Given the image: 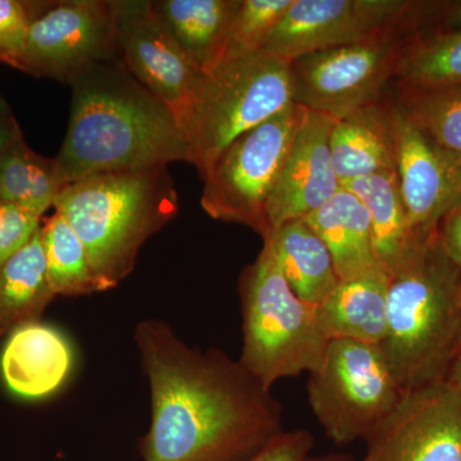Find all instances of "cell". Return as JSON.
<instances>
[{
	"instance_id": "6da1fadb",
	"label": "cell",
	"mask_w": 461,
	"mask_h": 461,
	"mask_svg": "<svg viewBox=\"0 0 461 461\" xmlns=\"http://www.w3.org/2000/svg\"><path fill=\"white\" fill-rule=\"evenodd\" d=\"M135 341L151 400L144 461H247L284 432L281 403L240 360L158 320L141 321Z\"/></svg>"
},
{
	"instance_id": "7a4b0ae2",
	"label": "cell",
	"mask_w": 461,
	"mask_h": 461,
	"mask_svg": "<svg viewBox=\"0 0 461 461\" xmlns=\"http://www.w3.org/2000/svg\"><path fill=\"white\" fill-rule=\"evenodd\" d=\"M69 85L68 127L56 157L69 185L102 173L190 163L175 114L122 60L90 67Z\"/></svg>"
},
{
	"instance_id": "3957f363",
	"label": "cell",
	"mask_w": 461,
	"mask_h": 461,
	"mask_svg": "<svg viewBox=\"0 0 461 461\" xmlns=\"http://www.w3.org/2000/svg\"><path fill=\"white\" fill-rule=\"evenodd\" d=\"M403 390L442 381L461 346V284L439 230L388 276L387 333L381 345Z\"/></svg>"
},
{
	"instance_id": "277c9868",
	"label": "cell",
	"mask_w": 461,
	"mask_h": 461,
	"mask_svg": "<svg viewBox=\"0 0 461 461\" xmlns=\"http://www.w3.org/2000/svg\"><path fill=\"white\" fill-rule=\"evenodd\" d=\"M54 209L83 241L107 291L133 271L145 241L176 217L178 195L167 167L102 173L68 185Z\"/></svg>"
},
{
	"instance_id": "5b68a950",
	"label": "cell",
	"mask_w": 461,
	"mask_h": 461,
	"mask_svg": "<svg viewBox=\"0 0 461 461\" xmlns=\"http://www.w3.org/2000/svg\"><path fill=\"white\" fill-rule=\"evenodd\" d=\"M242 353L240 362L271 390L282 378L321 368L330 339L321 332L317 305L294 293L275 253L264 242L240 280Z\"/></svg>"
},
{
	"instance_id": "8992f818",
	"label": "cell",
	"mask_w": 461,
	"mask_h": 461,
	"mask_svg": "<svg viewBox=\"0 0 461 461\" xmlns=\"http://www.w3.org/2000/svg\"><path fill=\"white\" fill-rule=\"evenodd\" d=\"M294 102L290 63L259 50L223 60L203 74L182 131L200 176L241 133Z\"/></svg>"
},
{
	"instance_id": "52a82bcc",
	"label": "cell",
	"mask_w": 461,
	"mask_h": 461,
	"mask_svg": "<svg viewBox=\"0 0 461 461\" xmlns=\"http://www.w3.org/2000/svg\"><path fill=\"white\" fill-rule=\"evenodd\" d=\"M308 112L293 103L224 148L202 176L200 204L209 217L268 236L269 202Z\"/></svg>"
},
{
	"instance_id": "ba28073f",
	"label": "cell",
	"mask_w": 461,
	"mask_h": 461,
	"mask_svg": "<svg viewBox=\"0 0 461 461\" xmlns=\"http://www.w3.org/2000/svg\"><path fill=\"white\" fill-rule=\"evenodd\" d=\"M306 388L315 418L339 446L366 439L406 393L381 346L351 339H330Z\"/></svg>"
},
{
	"instance_id": "9c48e42d",
	"label": "cell",
	"mask_w": 461,
	"mask_h": 461,
	"mask_svg": "<svg viewBox=\"0 0 461 461\" xmlns=\"http://www.w3.org/2000/svg\"><path fill=\"white\" fill-rule=\"evenodd\" d=\"M420 30H397L297 58L290 63L294 102L336 120L379 103L406 44Z\"/></svg>"
},
{
	"instance_id": "30bf717a",
	"label": "cell",
	"mask_w": 461,
	"mask_h": 461,
	"mask_svg": "<svg viewBox=\"0 0 461 461\" xmlns=\"http://www.w3.org/2000/svg\"><path fill=\"white\" fill-rule=\"evenodd\" d=\"M120 60L114 0H60L41 3L16 69L69 85L90 67Z\"/></svg>"
},
{
	"instance_id": "8fae6325",
	"label": "cell",
	"mask_w": 461,
	"mask_h": 461,
	"mask_svg": "<svg viewBox=\"0 0 461 461\" xmlns=\"http://www.w3.org/2000/svg\"><path fill=\"white\" fill-rule=\"evenodd\" d=\"M424 7L402 0H293L262 50L291 63L397 30H420Z\"/></svg>"
},
{
	"instance_id": "7c38bea8",
	"label": "cell",
	"mask_w": 461,
	"mask_h": 461,
	"mask_svg": "<svg viewBox=\"0 0 461 461\" xmlns=\"http://www.w3.org/2000/svg\"><path fill=\"white\" fill-rule=\"evenodd\" d=\"M360 461H461V393L448 379L408 391Z\"/></svg>"
},
{
	"instance_id": "4fadbf2b",
	"label": "cell",
	"mask_w": 461,
	"mask_h": 461,
	"mask_svg": "<svg viewBox=\"0 0 461 461\" xmlns=\"http://www.w3.org/2000/svg\"><path fill=\"white\" fill-rule=\"evenodd\" d=\"M114 16L124 67L171 109L182 129L203 72L160 23L151 0H114Z\"/></svg>"
},
{
	"instance_id": "5bb4252c",
	"label": "cell",
	"mask_w": 461,
	"mask_h": 461,
	"mask_svg": "<svg viewBox=\"0 0 461 461\" xmlns=\"http://www.w3.org/2000/svg\"><path fill=\"white\" fill-rule=\"evenodd\" d=\"M388 117L400 195L412 230L426 238L461 205V165L399 104L388 107Z\"/></svg>"
},
{
	"instance_id": "9a60e30c",
	"label": "cell",
	"mask_w": 461,
	"mask_h": 461,
	"mask_svg": "<svg viewBox=\"0 0 461 461\" xmlns=\"http://www.w3.org/2000/svg\"><path fill=\"white\" fill-rule=\"evenodd\" d=\"M335 122L317 112L306 114L269 202L268 236L290 221L305 220L341 189L330 149Z\"/></svg>"
},
{
	"instance_id": "2e32d148",
	"label": "cell",
	"mask_w": 461,
	"mask_h": 461,
	"mask_svg": "<svg viewBox=\"0 0 461 461\" xmlns=\"http://www.w3.org/2000/svg\"><path fill=\"white\" fill-rule=\"evenodd\" d=\"M74 359L72 346L62 332L39 321H30L9 332L0 372L14 396L41 400L66 384Z\"/></svg>"
},
{
	"instance_id": "e0dca14e",
	"label": "cell",
	"mask_w": 461,
	"mask_h": 461,
	"mask_svg": "<svg viewBox=\"0 0 461 461\" xmlns=\"http://www.w3.org/2000/svg\"><path fill=\"white\" fill-rule=\"evenodd\" d=\"M388 275L369 273L339 280L320 305L317 320L330 339H351L381 345L387 333Z\"/></svg>"
},
{
	"instance_id": "ac0fdd59",
	"label": "cell",
	"mask_w": 461,
	"mask_h": 461,
	"mask_svg": "<svg viewBox=\"0 0 461 461\" xmlns=\"http://www.w3.org/2000/svg\"><path fill=\"white\" fill-rule=\"evenodd\" d=\"M240 0H156L154 12L191 62L208 74L223 62Z\"/></svg>"
},
{
	"instance_id": "d6986e66",
	"label": "cell",
	"mask_w": 461,
	"mask_h": 461,
	"mask_svg": "<svg viewBox=\"0 0 461 461\" xmlns=\"http://www.w3.org/2000/svg\"><path fill=\"white\" fill-rule=\"evenodd\" d=\"M330 149L341 186L378 173L395 172L388 107L375 103L336 120Z\"/></svg>"
},
{
	"instance_id": "ffe728a7",
	"label": "cell",
	"mask_w": 461,
	"mask_h": 461,
	"mask_svg": "<svg viewBox=\"0 0 461 461\" xmlns=\"http://www.w3.org/2000/svg\"><path fill=\"white\" fill-rule=\"evenodd\" d=\"M304 221L329 248L339 280L384 271L373 248L368 211L350 190L341 187Z\"/></svg>"
},
{
	"instance_id": "44dd1931",
	"label": "cell",
	"mask_w": 461,
	"mask_h": 461,
	"mask_svg": "<svg viewBox=\"0 0 461 461\" xmlns=\"http://www.w3.org/2000/svg\"><path fill=\"white\" fill-rule=\"evenodd\" d=\"M342 187L357 195L368 211L375 257L390 276L424 239L412 230L400 195L396 173H378L348 182Z\"/></svg>"
},
{
	"instance_id": "7402d4cb",
	"label": "cell",
	"mask_w": 461,
	"mask_h": 461,
	"mask_svg": "<svg viewBox=\"0 0 461 461\" xmlns=\"http://www.w3.org/2000/svg\"><path fill=\"white\" fill-rule=\"evenodd\" d=\"M264 242L272 248L294 293L305 303L320 305L338 286L329 248L304 220L282 224Z\"/></svg>"
},
{
	"instance_id": "603a6c76",
	"label": "cell",
	"mask_w": 461,
	"mask_h": 461,
	"mask_svg": "<svg viewBox=\"0 0 461 461\" xmlns=\"http://www.w3.org/2000/svg\"><path fill=\"white\" fill-rule=\"evenodd\" d=\"M54 297L41 227L25 247L0 267V338L41 320Z\"/></svg>"
},
{
	"instance_id": "cb8c5ba5",
	"label": "cell",
	"mask_w": 461,
	"mask_h": 461,
	"mask_svg": "<svg viewBox=\"0 0 461 461\" xmlns=\"http://www.w3.org/2000/svg\"><path fill=\"white\" fill-rule=\"evenodd\" d=\"M395 78L402 90L461 93V32L415 33L402 51Z\"/></svg>"
},
{
	"instance_id": "d4e9b609",
	"label": "cell",
	"mask_w": 461,
	"mask_h": 461,
	"mask_svg": "<svg viewBox=\"0 0 461 461\" xmlns=\"http://www.w3.org/2000/svg\"><path fill=\"white\" fill-rule=\"evenodd\" d=\"M56 158L33 151L18 133L12 142L0 177V200L14 203L41 215L54 208V203L68 186Z\"/></svg>"
},
{
	"instance_id": "484cf974",
	"label": "cell",
	"mask_w": 461,
	"mask_h": 461,
	"mask_svg": "<svg viewBox=\"0 0 461 461\" xmlns=\"http://www.w3.org/2000/svg\"><path fill=\"white\" fill-rule=\"evenodd\" d=\"M41 233L48 277L56 296L90 295L104 291L91 267L86 248L59 212H54L41 224Z\"/></svg>"
},
{
	"instance_id": "4316f807",
	"label": "cell",
	"mask_w": 461,
	"mask_h": 461,
	"mask_svg": "<svg viewBox=\"0 0 461 461\" xmlns=\"http://www.w3.org/2000/svg\"><path fill=\"white\" fill-rule=\"evenodd\" d=\"M397 104L461 165V93L400 89Z\"/></svg>"
},
{
	"instance_id": "83f0119b",
	"label": "cell",
	"mask_w": 461,
	"mask_h": 461,
	"mask_svg": "<svg viewBox=\"0 0 461 461\" xmlns=\"http://www.w3.org/2000/svg\"><path fill=\"white\" fill-rule=\"evenodd\" d=\"M291 5L293 0H240L223 60L262 50L264 41Z\"/></svg>"
},
{
	"instance_id": "f1b7e54d",
	"label": "cell",
	"mask_w": 461,
	"mask_h": 461,
	"mask_svg": "<svg viewBox=\"0 0 461 461\" xmlns=\"http://www.w3.org/2000/svg\"><path fill=\"white\" fill-rule=\"evenodd\" d=\"M41 3L0 0V63L17 68L27 29Z\"/></svg>"
},
{
	"instance_id": "f546056e",
	"label": "cell",
	"mask_w": 461,
	"mask_h": 461,
	"mask_svg": "<svg viewBox=\"0 0 461 461\" xmlns=\"http://www.w3.org/2000/svg\"><path fill=\"white\" fill-rule=\"evenodd\" d=\"M41 224V215L0 200V267L25 247Z\"/></svg>"
},
{
	"instance_id": "4dcf8cb0",
	"label": "cell",
	"mask_w": 461,
	"mask_h": 461,
	"mask_svg": "<svg viewBox=\"0 0 461 461\" xmlns=\"http://www.w3.org/2000/svg\"><path fill=\"white\" fill-rule=\"evenodd\" d=\"M313 445V435L308 430H284L247 461H306Z\"/></svg>"
},
{
	"instance_id": "1f68e13d",
	"label": "cell",
	"mask_w": 461,
	"mask_h": 461,
	"mask_svg": "<svg viewBox=\"0 0 461 461\" xmlns=\"http://www.w3.org/2000/svg\"><path fill=\"white\" fill-rule=\"evenodd\" d=\"M438 230L446 254L459 272L461 284V205L446 215Z\"/></svg>"
},
{
	"instance_id": "d6a6232c",
	"label": "cell",
	"mask_w": 461,
	"mask_h": 461,
	"mask_svg": "<svg viewBox=\"0 0 461 461\" xmlns=\"http://www.w3.org/2000/svg\"><path fill=\"white\" fill-rule=\"evenodd\" d=\"M21 131L16 115L12 112L7 100L0 96V177L9 147Z\"/></svg>"
},
{
	"instance_id": "836d02e7",
	"label": "cell",
	"mask_w": 461,
	"mask_h": 461,
	"mask_svg": "<svg viewBox=\"0 0 461 461\" xmlns=\"http://www.w3.org/2000/svg\"><path fill=\"white\" fill-rule=\"evenodd\" d=\"M444 32H461V2L454 3L445 14L444 25L438 27Z\"/></svg>"
},
{
	"instance_id": "e575fe53",
	"label": "cell",
	"mask_w": 461,
	"mask_h": 461,
	"mask_svg": "<svg viewBox=\"0 0 461 461\" xmlns=\"http://www.w3.org/2000/svg\"><path fill=\"white\" fill-rule=\"evenodd\" d=\"M448 381L456 387V390L461 393V357H456L453 366H451L450 372H448Z\"/></svg>"
},
{
	"instance_id": "d590c367",
	"label": "cell",
	"mask_w": 461,
	"mask_h": 461,
	"mask_svg": "<svg viewBox=\"0 0 461 461\" xmlns=\"http://www.w3.org/2000/svg\"><path fill=\"white\" fill-rule=\"evenodd\" d=\"M306 461H350V460L345 459V457H341V456H324V457H318V459H308Z\"/></svg>"
},
{
	"instance_id": "8d00e7d4",
	"label": "cell",
	"mask_w": 461,
	"mask_h": 461,
	"mask_svg": "<svg viewBox=\"0 0 461 461\" xmlns=\"http://www.w3.org/2000/svg\"><path fill=\"white\" fill-rule=\"evenodd\" d=\"M459 355H460V357H461V346H460ZM459 355H457V357H459Z\"/></svg>"
}]
</instances>
